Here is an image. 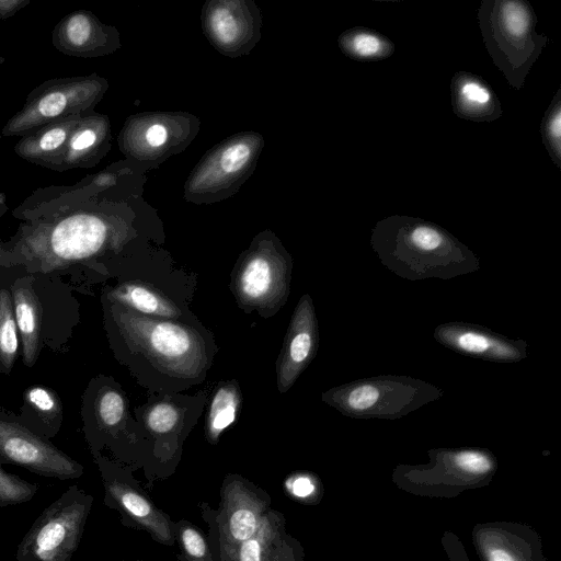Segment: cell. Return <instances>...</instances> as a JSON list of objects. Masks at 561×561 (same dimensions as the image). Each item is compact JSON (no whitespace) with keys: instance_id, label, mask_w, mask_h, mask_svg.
<instances>
[{"instance_id":"cell-1","label":"cell","mask_w":561,"mask_h":561,"mask_svg":"<svg viewBox=\"0 0 561 561\" xmlns=\"http://www.w3.org/2000/svg\"><path fill=\"white\" fill-rule=\"evenodd\" d=\"M370 247L380 263L408 280H443L480 270L479 256L439 225L392 215L371 230Z\"/></svg>"},{"instance_id":"cell-2","label":"cell","mask_w":561,"mask_h":561,"mask_svg":"<svg viewBox=\"0 0 561 561\" xmlns=\"http://www.w3.org/2000/svg\"><path fill=\"white\" fill-rule=\"evenodd\" d=\"M110 311L123 341L160 371L175 378L194 379L206 368L205 343L192 328L113 302Z\"/></svg>"},{"instance_id":"cell-3","label":"cell","mask_w":561,"mask_h":561,"mask_svg":"<svg viewBox=\"0 0 561 561\" xmlns=\"http://www.w3.org/2000/svg\"><path fill=\"white\" fill-rule=\"evenodd\" d=\"M478 21L494 65L513 89L520 90L549 39L536 32L533 7L525 0H483Z\"/></svg>"},{"instance_id":"cell-4","label":"cell","mask_w":561,"mask_h":561,"mask_svg":"<svg viewBox=\"0 0 561 561\" xmlns=\"http://www.w3.org/2000/svg\"><path fill=\"white\" fill-rule=\"evenodd\" d=\"M428 462L398 465L392 481L408 493L453 499L462 492L489 485L497 470V460L486 448H433Z\"/></svg>"},{"instance_id":"cell-5","label":"cell","mask_w":561,"mask_h":561,"mask_svg":"<svg viewBox=\"0 0 561 561\" xmlns=\"http://www.w3.org/2000/svg\"><path fill=\"white\" fill-rule=\"evenodd\" d=\"M444 390L405 375H379L353 380L321 394L323 402L353 419L397 420L439 400Z\"/></svg>"},{"instance_id":"cell-6","label":"cell","mask_w":561,"mask_h":561,"mask_svg":"<svg viewBox=\"0 0 561 561\" xmlns=\"http://www.w3.org/2000/svg\"><path fill=\"white\" fill-rule=\"evenodd\" d=\"M107 89V80L95 72L48 79L27 94L23 106L2 127L1 135L22 137L57 119L90 115Z\"/></svg>"},{"instance_id":"cell-7","label":"cell","mask_w":561,"mask_h":561,"mask_svg":"<svg viewBox=\"0 0 561 561\" xmlns=\"http://www.w3.org/2000/svg\"><path fill=\"white\" fill-rule=\"evenodd\" d=\"M264 138L256 131L229 136L209 149L191 171L184 197L193 204H211L234 195L253 173Z\"/></svg>"},{"instance_id":"cell-8","label":"cell","mask_w":561,"mask_h":561,"mask_svg":"<svg viewBox=\"0 0 561 561\" xmlns=\"http://www.w3.org/2000/svg\"><path fill=\"white\" fill-rule=\"evenodd\" d=\"M290 274V256L271 231H264L240 256L231 288L242 308L271 316L286 301Z\"/></svg>"},{"instance_id":"cell-9","label":"cell","mask_w":561,"mask_h":561,"mask_svg":"<svg viewBox=\"0 0 561 561\" xmlns=\"http://www.w3.org/2000/svg\"><path fill=\"white\" fill-rule=\"evenodd\" d=\"M92 504V495L70 485L33 523L18 546L15 561H71Z\"/></svg>"},{"instance_id":"cell-10","label":"cell","mask_w":561,"mask_h":561,"mask_svg":"<svg viewBox=\"0 0 561 561\" xmlns=\"http://www.w3.org/2000/svg\"><path fill=\"white\" fill-rule=\"evenodd\" d=\"M198 130V119L187 113H139L129 116L117 137L129 160L159 164L182 151Z\"/></svg>"},{"instance_id":"cell-11","label":"cell","mask_w":561,"mask_h":561,"mask_svg":"<svg viewBox=\"0 0 561 561\" xmlns=\"http://www.w3.org/2000/svg\"><path fill=\"white\" fill-rule=\"evenodd\" d=\"M0 463L15 465L32 473L71 480L80 478L83 466L49 439L27 428L15 414L0 408Z\"/></svg>"},{"instance_id":"cell-12","label":"cell","mask_w":561,"mask_h":561,"mask_svg":"<svg viewBox=\"0 0 561 561\" xmlns=\"http://www.w3.org/2000/svg\"><path fill=\"white\" fill-rule=\"evenodd\" d=\"M201 21L211 46L228 57L250 54L261 38V12L251 0H209Z\"/></svg>"},{"instance_id":"cell-13","label":"cell","mask_w":561,"mask_h":561,"mask_svg":"<svg viewBox=\"0 0 561 561\" xmlns=\"http://www.w3.org/2000/svg\"><path fill=\"white\" fill-rule=\"evenodd\" d=\"M12 294L22 363L33 367L44 346L49 345L45 302L39 294L38 275L21 268H2Z\"/></svg>"},{"instance_id":"cell-14","label":"cell","mask_w":561,"mask_h":561,"mask_svg":"<svg viewBox=\"0 0 561 561\" xmlns=\"http://www.w3.org/2000/svg\"><path fill=\"white\" fill-rule=\"evenodd\" d=\"M433 335L448 350L488 362L513 364L528 356L526 341L511 339L473 323L445 322L435 328Z\"/></svg>"},{"instance_id":"cell-15","label":"cell","mask_w":561,"mask_h":561,"mask_svg":"<svg viewBox=\"0 0 561 561\" xmlns=\"http://www.w3.org/2000/svg\"><path fill=\"white\" fill-rule=\"evenodd\" d=\"M319 346V328L311 297L304 295L291 316L276 363L277 388L284 393L314 358Z\"/></svg>"},{"instance_id":"cell-16","label":"cell","mask_w":561,"mask_h":561,"mask_svg":"<svg viewBox=\"0 0 561 561\" xmlns=\"http://www.w3.org/2000/svg\"><path fill=\"white\" fill-rule=\"evenodd\" d=\"M53 46L61 54L79 58H96L115 53L121 47L116 27L102 23L89 10H75L55 25Z\"/></svg>"},{"instance_id":"cell-17","label":"cell","mask_w":561,"mask_h":561,"mask_svg":"<svg viewBox=\"0 0 561 561\" xmlns=\"http://www.w3.org/2000/svg\"><path fill=\"white\" fill-rule=\"evenodd\" d=\"M472 542L480 561H548L540 536L528 525L512 522L477 524Z\"/></svg>"},{"instance_id":"cell-18","label":"cell","mask_w":561,"mask_h":561,"mask_svg":"<svg viewBox=\"0 0 561 561\" xmlns=\"http://www.w3.org/2000/svg\"><path fill=\"white\" fill-rule=\"evenodd\" d=\"M104 491L105 504L119 511L125 517L146 527L152 536L167 545L173 543L168 519L121 474L112 463L95 455Z\"/></svg>"},{"instance_id":"cell-19","label":"cell","mask_w":561,"mask_h":561,"mask_svg":"<svg viewBox=\"0 0 561 561\" xmlns=\"http://www.w3.org/2000/svg\"><path fill=\"white\" fill-rule=\"evenodd\" d=\"M111 142L107 115L94 112L81 117L69 136L58 172L95 167L110 151Z\"/></svg>"},{"instance_id":"cell-20","label":"cell","mask_w":561,"mask_h":561,"mask_svg":"<svg viewBox=\"0 0 561 561\" xmlns=\"http://www.w3.org/2000/svg\"><path fill=\"white\" fill-rule=\"evenodd\" d=\"M451 106L455 115L474 123H491L503 114L500 99L481 77L458 71L450 82Z\"/></svg>"},{"instance_id":"cell-21","label":"cell","mask_w":561,"mask_h":561,"mask_svg":"<svg viewBox=\"0 0 561 561\" xmlns=\"http://www.w3.org/2000/svg\"><path fill=\"white\" fill-rule=\"evenodd\" d=\"M81 117L57 119L25 134L14 145V152L30 163L58 172L69 136Z\"/></svg>"},{"instance_id":"cell-22","label":"cell","mask_w":561,"mask_h":561,"mask_svg":"<svg viewBox=\"0 0 561 561\" xmlns=\"http://www.w3.org/2000/svg\"><path fill=\"white\" fill-rule=\"evenodd\" d=\"M82 419L85 437L91 446L102 433L111 434L121 426L126 417V401L123 393L114 387L103 383L93 392L87 389L82 403Z\"/></svg>"},{"instance_id":"cell-23","label":"cell","mask_w":561,"mask_h":561,"mask_svg":"<svg viewBox=\"0 0 561 561\" xmlns=\"http://www.w3.org/2000/svg\"><path fill=\"white\" fill-rule=\"evenodd\" d=\"M62 403L56 391L46 386H31L23 392L18 419L32 432L50 439L62 424Z\"/></svg>"},{"instance_id":"cell-24","label":"cell","mask_w":561,"mask_h":561,"mask_svg":"<svg viewBox=\"0 0 561 561\" xmlns=\"http://www.w3.org/2000/svg\"><path fill=\"white\" fill-rule=\"evenodd\" d=\"M107 300L145 316L176 320L181 310L164 295L138 282H126L107 293Z\"/></svg>"},{"instance_id":"cell-25","label":"cell","mask_w":561,"mask_h":561,"mask_svg":"<svg viewBox=\"0 0 561 561\" xmlns=\"http://www.w3.org/2000/svg\"><path fill=\"white\" fill-rule=\"evenodd\" d=\"M225 523L228 536L240 543L252 537L263 517L260 515L257 500L243 495L241 491H229L225 501Z\"/></svg>"},{"instance_id":"cell-26","label":"cell","mask_w":561,"mask_h":561,"mask_svg":"<svg viewBox=\"0 0 561 561\" xmlns=\"http://www.w3.org/2000/svg\"><path fill=\"white\" fill-rule=\"evenodd\" d=\"M342 53L358 61H376L390 57L394 44L383 34L367 27H352L337 38Z\"/></svg>"},{"instance_id":"cell-27","label":"cell","mask_w":561,"mask_h":561,"mask_svg":"<svg viewBox=\"0 0 561 561\" xmlns=\"http://www.w3.org/2000/svg\"><path fill=\"white\" fill-rule=\"evenodd\" d=\"M20 355L12 294L7 275L0 268V374L9 375Z\"/></svg>"},{"instance_id":"cell-28","label":"cell","mask_w":561,"mask_h":561,"mask_svg":"<svg viewBox=\"0 0 561 561\" xmlns=\"http://www.w3.org/2000/svg\"><path fill=\"white\" fill-rule=\"evenodd\" d=\"M241 393L238 383L232 380L222 383L214 393L206 417V433L211 443L231 425L240 411Z\"/></svg>"},{"instance_id":"cell-29","label":"cell","mask_w":561,"mask_h":561,"mask_svg":"<svg viewBox=\"0 0 561 561\" xmlns=\"http://www.w3.org/2000/svg\"><path fill=\"white\" fill-rule=\"evenodd\" d=\"M540 133L550 159L561 169V87L543 114Z\"/></svg>"},{"instance_id":"cell-30","label":"cell","mask_w":561,"mask_h":561,"mask_svg":"<svg viewBox=\"0 0 561 561\" xmlns=\"http://www.w3.org/2000/svg\"><path fill=\"white\" fill-rule=\"evenodd\" d=\"M37 490V484L5 471L0 463V507L28 502Z\"/></svg>"},{"instance_id":"cell-31","label":"cell","mask_w":561,"mask_h":561,"mask_svg":"<svg viewBox=\"0 0 561 561\" xmlns=\"http://www.w3.org/2000/svg\"><path fill=\"white\" fill-rule=\"evenodd\" d=\"M180 419L179 409L165 401L150 405L144 414L146 426L154 433H168L172 431Z\"/></svg>"},{"instance_id":"cell-32","label":"cell","mask_w":561,"mask_h":561,"mask_svg":"<svg viewBox=\"0 0 561 561\" xmlns=\"http://www.w3.org/2000/svg\"><path fill=\"white\" fill-rule=\"evenodd\" d=\"M178 528L179 540L188 561H211L207 542L196 528L191 525H179Z\"/></svg>"},{"instance_id":"cell-33","label":"cell","mask_w":561,"mask_h":561,"mask_svg":"<svg viewBox=\"0 0 561 561\" xmlns=\"http://www.w3.org/2000/svg\"><path fill=\"white\" fill-rule=\"evenodd\" d=\"M440 542L449 561H470L462 542L454 533L445 531Z\"/></svg>"},{"instance_id":"cell-34","label":"cell","mask_w":561,"mask_h":561,"mask_svg":"<svg viewBox=\"0 0 561 561\" xmlns=\"http://www.w3.org/2000/svg\"><path fill=\"white\" fill-rule=\"evenodd\" d=\"M289 486L293 494L300 499H308L317 492V481L308 473L295 476L291 479Z\"/></svg>"},{"instance_id":"cell-35","label":"cell","mask_w":561,"mask_h":561,"mask_svg":"<svg viewBox=\"0 0 561 561\" xmlns=\"http://www.w3.org/2000/svg\"><path fill=\"white\" fill-rule=\"evenodd\" d=\"M30 4V0H0V19L7 20Z\"/></svg>"},{"instance_id":"cell-36","label":"cell","mask_w":561,"mask_h":561,"mask_svg":"<svg viewBox=\"0 0 561 561\" xmlns=\"http://www.w3.org/2000/svg\"><path fill=\"white\" fill-rule=\"evenodd\" d=\"M5 194L4 193H0V207L1 206H5Z\"/></svg>"},{"instance_id":"cell-37","label":"cell","mask_w":561,"mask_h":561,"mask_svg":"<svg viewBox=\"0 0 561 561\" xmlns=\"http://www.w3.org/2000/svg\"><path fill=\"white\" fill-rule=\"evenodd\" d=\"M9 210V207L5 205V206H1L0 207V218Z\"/></svg>"},{"instance_id":"cell-38","label":"cell","mask_w":561,"mask_h":561,"mask_svg":"<svg viewBox=\"0 0 561 561\" xmlns=\"http://www.w3.org/2000/svg\"><path fill=\"white\" fill-rule=\"evenodd\" d=\"M4 62V57H0V66Z\"/></svg>"}]
</instances>
